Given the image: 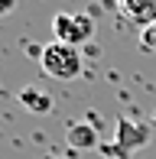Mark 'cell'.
I'll return each instance as SVG.
<instances>
[{
	"instance_id": "1",
	"label": "cell",
	"mask_w": 156,
	"mask_h": 159,
	"mask_svg": "<svg viewBox=\"0 0 156 159\" xmlns=\"http://www.w3.org/2000/svg\"><path fill=\"white\" fill-rule=\"evenodd\" d=\"M39 62H42V71L49 78H59V81H75L81 75V55L78 49L72 46H62V42H46L39 52Z\"/></svg>"
},
{
	"instance_id": "2",
	"label": "cell",
	"mask_w": 156,
	"mask_h": 159,
	"mask_svg": "<svg viewBox=\"0 0 156 159\" xmlns=\"http://www.w3.org/2000/svg\"><path fill=\"white\" fill-rule=\"evenodd\" d=\"M52 36L62 46L78 49L94 36V20L88 13H55L52 16Z\"/></svg>"
},
{
	"instance_id": "3",
	"label": "cell",
	"mask_w": 156,
	"mask_h": 159,
	"mask_svg": "<svg viewBox=\"0 0 156 159\" xmlns=\"http://www.w3.org/2000/svg\"><path fill=\"white\" fill-rule=\"evenodd\" d=\"M117 10L130 23H140V26L156 23V0H117Z\"/></svg>"
},
{
	"instance_id": "4",
	"label": "cell",
	"mask_w": 156,
	"mask_h": 159,
	"mask_svg": "<svg viewBox=\"0 0 156 159\" xmlns=\"http://www.w3.org/2000/svg\"><path fill=\"white\" fill-rule=\"evenodd\" d=\"M65 140H68L72 149H94L98 146V130L91 124H85V120H78V124L65 127Z\"/></svg>"
},
{
	"instance_id": "5",
	"label": "cell",
	"mask_w": 156,
	"mask_h": 159,
	"mask_svg": "<svg viewBox=\"0 0 156 159\" xmlns=\"http://www.w3.org/2000/svg\"><path fill=\"white\" fill-rule=\"evenodd\" d=\"M20 104H23L26 111H33V114H46V111H52V101L42 94L39 88H33V84L20 91Z\"/></svg>"
},
{
	"instance_id": "6",
	"label": "cell",
	"mask_w": 156,
	"mask_h": 159,
	"mask_svg": "<svg viewBox=\"0 0 156 159\" xmlns=\"http://www.w3.org/2000/svg\"><path fill=\"white\" fill-rule=\"evenodd\" d=\"M140 49H143L146 55H156V23L143 26V33H140Z\"/></svg>"
},
{
	"instance_id": "7",
	"label": "cell",
	"mask_w": 156,
	"mask_h": 159,
	"mask_svg": "<svg viewBox=\"0 0 156 159\" xmlns=\"http://www.w3.org/2000/svg\"><path fill=\"white\" fill-rule=\"evenodd\" d=\"M13 7H16V0H0V16H7Z\"/></svg>"
}]
</instances>
